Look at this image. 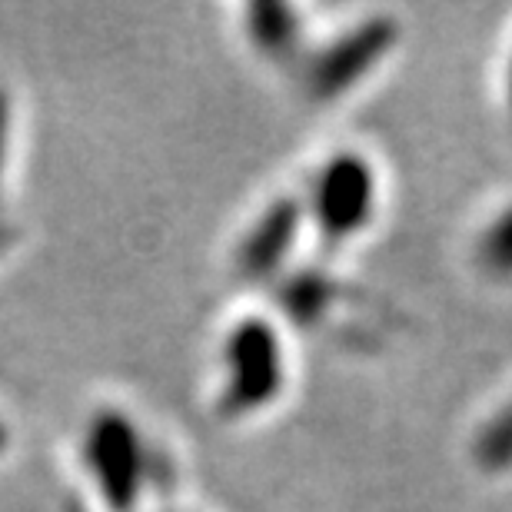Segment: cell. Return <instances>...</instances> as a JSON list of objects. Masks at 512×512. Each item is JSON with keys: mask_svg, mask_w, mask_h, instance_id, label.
<instances>
[{"mask_svg": "<svg viewBox=\"0 0 512 512\" xmlns=\"http://www.w3.org/2000/svg\"><path fill=\"white\" fill-rule=\"evenodd\" d=\"M94 466H97V483L104 486V493L110 496V503H117V509H127L133 496V439L124 419L107 416L104 423H97L94 429Z\"/></svg>", "mask_w": 512, "mask_h": 512, "instance_id": "cell-1", "label": "cell"}, {"mask_svg": "<svg viewBox=\"0 0 512 512\" xmlns=\"http://www.w3.org/2000/svg\"><path fill=\"white\" fill-rule=\"evenodd\" d=\"M0 443H4V429H0Z\"/></svg>", "mask_w": 512, "mask_h": 512, "instance_id": "cell-2", "label": "cell"}]
</instances>
